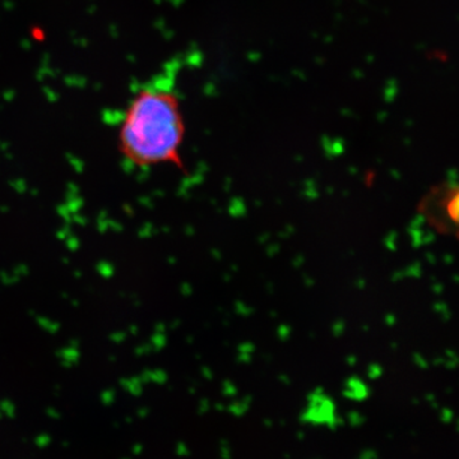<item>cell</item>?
Listing matches in <instances>:
<instances>
[{"instance_id": "6da1fadb", "label": "cell", "mask_w": 459, "mask_h": 459, "mask_svg": "<svg viewBox=\"0 0 459 459\" xmlns=\"http://www.w3.org/2000/svg\"><path fill=\"white\" fill-rule=\"evenodd\" d=\"M175 72L153 75L133 92L124 108L117 148L124 161L137 169H184L186 120Z\"/></svg>"}, {"instance_id": "7a4b0ae2", "label": "cell", "mask_w": 459, "mask_h": 459, "mask_svg": "<svg viewBox=\"0 0 459 459\" xmlns=\"http://www.w3.org/2000/svg\"><path fill=\"white\" fill-rule=\"evenodd\" d=\"M439 223L449 226V230L459 235V186H449L439 193Z\"/></svg>"}]
</instances>
